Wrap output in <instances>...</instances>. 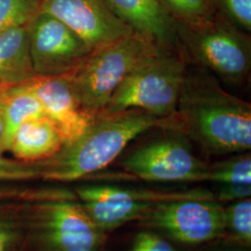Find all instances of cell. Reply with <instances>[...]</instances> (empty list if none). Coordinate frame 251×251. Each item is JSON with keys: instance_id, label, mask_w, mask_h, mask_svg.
I'll return each instance as SVG.
<instances>
[{"instance_id": "cell-1", "label": "cell", "mask_w": 251, "mask_h": 251, "mask_svg": "<svg viewBox=\"0 0 251 251\" xmlns=\"http://www.w3.org/2000/svg\"><path fill=\"white\" fill-rule=\"evenodd\" d=\"M175 117L178 130L210 153L251 149V103L227 92L208 75L187 71Z\"/></svg>"}, {"instance_id": "cell-2", "label": "cell", "mask_w": 251, "mask_h": 251, "mask_svg": "<svg viewBox=\"0 0 251 251\" xmlns=\"http://www.w3.org/2000/svg\"><path fill=\"white\" fill-rule=\"evenodd\" d=\"M154 127L177 130L175 115L160 117L144 110L96 117L84 134L41 164V177L55 181L82 179L108 167L139 135Z\"/></svg>"}, {"instance_id": "cell-3", "label": "cell", "mask_w": 251, "mask_h": 251, "mask_svg": "<svg viewBox=\"0 0 251 251\" xmlns=\"http://www.w3.org/2000/svg\"><path fill=\"white\" fill-rule=\"evenodd\" d=\"M187 71L180 48L159 46L127 75L100 116L129 109L160 117L174 116Z\"/></svg>"}, {"instance_id": "cell-4", "label": "cell", "mask_w": 251, "mask_h": 251, "mask_svg": "<svg viewBox=\"0 0 251 251\" xmlns=\"http://www.w3.org/2000/svg\"><path fill=\"white\" fill-rule=\"evenodd\" d=\"M158 47L134 32L93 50L67 75L82 109L93 118L100 116L127 75Z\"/></svg>"}, {"instance_id": "cell-5", "label": "cell", "mask_w": 251, "mask_h": 251, "mask_svg": "<svg viewBox=\"0 0 251 251\" xmlns=\"http://www.w3.org/2000/svg\"><path fill=\"white\" fill-rule=\"evenodd\" d=\"M180 48L195 62L225 82L241 85L251 68L249 33L235 26L224 15L198 25L176 22Z\"/></svg>"}, {"instance_id": "cell-6", "label": "cell", "mask_w": 251, "mask_h": 251, "mask_svg": "<svg viewBox=\"0 0 251 251\" xmlns=\"http://www.w3.org/2000/svg\"><path fill=\"white\" fill-rule=\"evenodd\" d=\"M82 206L102 232L116 229L127 222L143 219L152 206L183 199H213L205 190L157 192L125 189L110 185L85 186L76 190Z\"/></svg>"}, {"instance_id": "cell-7", "label": "cell", "mask_w": 251, "mask_h": 251, "mask_svg": "<svg viewBox=\"0 0 251 251\" xmlns=\"http://www.w3.org/2000/svg\"><path fill=\"white\" fill-rule=\"evenodd\" d=\"M145 226L185 244H202L225 233V207L213 199H183L160 203L140 220Z\"/></svg>"}, {"instance_id": "cell-8", "label": "cell", "mask_w": 251, "mask_h": 251, "mask_svg": "<svg viewBox=\"0 0 251 251\" xmlns=\"http://www.w3.org/2000/svg\"><path fill=\"white\" fill-rule=\"evenodd\" d=\"M27 30L32 62L39 76L69 75L92 51L80 36L44 11L30 21Z\"/></svg>"}, {"instance_id": "cell-9", "label": "cell", "mask_w": 251, "mask_h": 251, "mask_svg": "<svg viewBox=\"0 0 251 251\" xmlns=\"http://www.w3.org/2000/svg\"><path fill=\"white\" fill-rule=\"evenodd\" d=\"M123 170L149 181H205L207 165L180 138L168 137L145 144L126 156Z\"/></svg>"}, {"instance_id": "cell-10", "label": "cell", "mask_w": 251, "mask_h": 251, "mask_svg": "<svg viewBox=\"0 0 251 251\" xmlns=\"http://www.w3.org/2000/svg\"><path fill=\"white\" fill-rule=\"evenodd\" d=\"M40 11L60 20L92 50L134 33L117 16L109 0H41Z\"/></svg>"}, {"instance_id": "cell-11", "label": "cell", "mask_w": 251, "mask_h": 251, "mask_svg": "<svg viewBox=\"0 0 251 251\" xmlns=\"http://www.w3.org/2000/svg\"><path fill=\"white\" fill-rule=\"evenodd\" d=\"M43 236L50 251H100L104 234L81 204L55 201L41 217Z\"/></svg>"}, {"instance_id": "cell-12", "label": "cell", "mask_w": 251, "mask_h": 251, "mask_svg": "<svg viewBox=\"0 0 251 251\" xmlns=\"http://www.w3.org/2000/svg\"><path fill=\"white\" fill-rule=\"evenodd\" d=\"M48 117L62 136L63 146L80 138L93 117L81 107L73 90L69 76H39L28 81Z\"/></svg>"}, {"instance_id": "cell-13", "label": "cell", "mask_w": 251, "mask_h": 251, "mask_svg": "<svg viewBox=\"0 0 251 251\" xmlns=\"http://www.w3.org/2000/svg\"><path fill=\"white\" fill-rule=\"evenodd\" d=\"M126 25L165 48H180L176 21L162 0H109Z\"/></svg>"}, {"instance_id": "cell-14", "label": "cell", "mask_w": 251, "mask_h": 251, "mask_svg": "<svg viewBox=\"0 0 251 251\" xmlns=\"http://www.w3.org/2000/svg\"><path fill=\"white\" fill-rule=\"evenodd\" d=\"M63 147V141L53 123L47 117L30 119L19 126L9 151L25 163L44 161Z\"/></svg>"}, {"instance_id": "cell-15", "label": "cell", "mask_w": 251, "mask_h": 251, "mask_svg": "<svg viewBox=\"0 0 251 251\" xmlns=\"http://www.w3.org/2000/svg\"><path fill=\"white\" fill-rule=\"evenodd\" d=\"M36 75L30 52L27 25L0 35V89L21 85Z\"/></svg>"}, {"instance_id": "cell-16", "label": "cell", "mask_w": 251, "mask_h": 251, "mask_svg": "<svg viewBox=\"0 0 251 251\" xmlns=\"http://www.w3.org/2000/svg\"><path fill=\"white\" fill-rule=\"evenodd\" d=\"M4 100V150L9 151L19 126L30 119L46 117L33 90L27 83L2 89Z\"/></svg>"}, {"instance_id": "cell-17", "label": "cell", "mask_w": 251, "mask_h": 251, "mask_svg": "<svg viewBox=\"0 0 251 251\" xmlns=\"http://www.w3.org/2000/svg\"><path fill=\"white\" fill-rule=\"evenodd\" d=\"M206 180L220 185L251 184V153L236 155L207 166Z\"/></svg>"}, {"instance_id": "cell-18", "label": "cell", "mask_w": 251, "mask_h": 251, "mask_svg": "<svg viewBox=\"0 0 251 251\" xmlns=\"http://www.w3.org/2000/svg\"><path fill=\"white\" fill-rule=\"evenodd\" d=\"M176 22L198 25L210 21L218 14L213 0H162Z\"/></svg>"}, {"instance_id": "cell-19", "label": "cell", "mask_w": 251, "mask_h": 251, "mask_svg": "<svg viewBox=\"0 0 251 251\" xmlns=\"http://www.w3.org/2000/svg\"><path fill=\"white\" fill-rule=\"evenodd\" d=\"M41 0H0V35L27 25L40 11Z\"/></svg>"}, {"instance_id": "cell-20", "label": "cell", "mask_w": 251, "mask_h": 251, "mask_svg": "<svg viewBox=\"0 0 251 251\" xmlns=\"http://www.w3.org/2000/svg\"><path fill=\"white\" fill-rule=\"evenodd\" d=\"M225 226L233 236L247 245L251 243V198L237 200L225 207Z\"/></svg>"}, {"instance_id": "cell-21", "label": "cell", "mask_w": 251, "mask_h": 251, "mask_svg": "<svg viewBox=\"0 0 251 251\" xmlns=\"http://www.w3.org/2000/svg\"><path fill=\"white\" fill-rule=\"evenodd\" d=\"M217 9L235 26L247 33L251 31V0H213Z\"/></svg>"}, {"instance_id": "cell-22", "label": "cell", "mask_w": 251, "mask_h": 251, "mask_svg": "<svg viewBox=\"0 0 251 251\" xmlns=\"http://www.w3.org/2000/svg\"><path fill=\"white\" fill-rule=\"evenodd\" d=\"M41 177V165L8 161L0 157V180H25Z\"/></svg>"}, {"instance_id": "cell-23", "label": "cell", "mask_w": 251, "mask_h": 251, "mask_svg": "<svg viewBox=\"0 0 251 251\" xmlns=\"http://www.w3.org/2000/svg\"><path fill=\"white\" fill-rule=\"evenodd\" d=\"M130 251H177V250L159 235L150 232H143L136 236Z\"/></svg>"}, {"instance_id": "cell-24", "label": "cell", "mask_w": 251, "mask_h": 251, "mask_svg": "<svg viewBox=\"0 0 251 251\" xmlns=\"http://www.w3.org/2000/svg\"><path fill=\"white\" fill-rule=\"evenodd\" d=\"M219 200H241L251 198V184L244 185H220Z\"/></svg>"}, {"instance_id": "cell-25", "label": "cell", "mask_w": 251, "mask_h": 251, "mask_svg": "<svg viewBox=\"0 0 251 251\" xmlns=\"http://www.w3.org/2000/svg\"><path fill=\"white\" fill-rule=\"evenodd\" d=\"M15 235L6 227L0 226V251H10Z\"/></svg>"}, {"instance_id": "cell-26", "label": "cell", "mask_w": 251, "mask_h": 251, "mask_svg": "<svg viewBox=\"0 0 251 251\" xmlns=\"http://www.w3.org/2000/svg\"><path fill=\"white\" fill-rule=\"evenodd\" d=\"M3 139H4V100H3L2 89H0V157H1V154L5 152L4 145H3Z\"/></svg>"}, {"instance_id": "cell-27", "label": "cell", "mask_w": 251, "mask_h": 251, "mask_svg": "<svg viewBox=\"0 0 251 251\" xmlns=\"http://www.w3.org/2000/svg\"><path fill=\"white\" fill-rule=\"evenodd\" d=\"M20 195V193L16 190H11V189L3 188L0 187V198H9V197H16Z\"/></svg>"}]
</instances>
